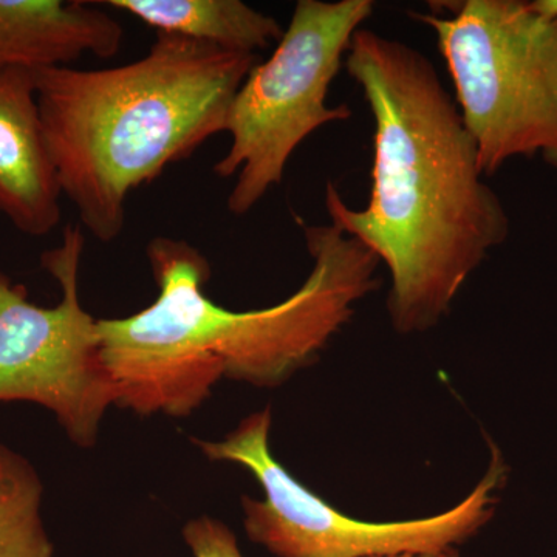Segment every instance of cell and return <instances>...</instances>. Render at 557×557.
<instances>
[{"label": "cell", "instance_id": "1", "mask_svg": "<svg viewBox=\"0 0 557 557\" xmlns=\"http://www.w3.org/2000/svg\"><path fill=\"white\" fill-rule=\"evenodd\" d=\"M346 69L375 121L372 189L368 205L354 209L330 182L325 208L332 225L386 263L394 329L426 332L507 240L509 218L483 180L456 98L426 54L359 28Z\"/></svg>", "mask_w": 557, "mask_h": 557}, {"label": "cell", "instance_id": "2", "mask_svg": "<svg viewBox=\"0 0 557 557\" xmlns=\"http://www.w3.org/2000/svg\"><path fill=\"white\" fill-rule=\"evenodd\" d=\"M313 269L267 309L231 311L205 295L211 265L189 242L153 237L146 255L159 296L127 318L98 319L116 406L188 417L220 379L271 387L306 368L379 287L380 259L332 225H302Z\"/></svg>", "mask_w": 557, "mask_h": 557}, {"label": "cell", "instance_id": "3", "mask_svg": "<svg viewBox=\"0 0 557 557\" xmlns=\"http://www.w3.org/2000/svg\"><path fill=\"white\" fill-rule=\"evenodd\" d=\"M258 54L157 35L119 67L33 70L62 196L101 244L126 228L132 190L226 131L231 104Z\"/></svg>", "mask_w": 557, "mask_h": 557}, {"label": "cell", "instance_id": "4", "mask_svg": "<svg viewBox=\"0 0 557 557\" xmlns=\"http://www.w3.org/2000/svg\"><path fill=\"white\" fill-rule=\"evenodd\" d=\"M443 5L413 16L435 33L483 175L518 157L557 170V20L520 0Z\"/></svg>", "mask_w": 557, "mask_h": 557}, {"label": "cell", "instance_id": "5", "mask_svg": "<svg viewBox=\"0 0 557 557\" xmlns=\"http://www.w3.org/2000/svg\"><path fill=\"white\" fill-rule=\"evenodd\" d=\"M372 13V0L296 3L273 54L252 67L231 104L230 149L214 164L220 178L236 177L231 214H248L281 185L293 153L319 127L351 119L348 106L330 108L329 89Z\"/></svg>", "mask_w": 557, "mask_h": 557}, {"label": "cell", "instance_id": "6", "mask_svg": "<svg viewBox=\"0 0 557 557\" xmlns=\"http://www.w3.org/2000/svg\"><path fill=\"white\" fill-rule=\"evenodd\" d=\"M270 408L242 420L220 442L194 440L208 458L247 468L265 491L263 500L242 498L249 539L277 557H379L437 555L463 544L490 522L507 465L491 443V463L471 494L426 519L364 522L343 515L298 482L271 454Z\"/></svg>", "mask_w": 557, "mask_h": 557}, {"label": "cell", "instance_id": "7", "mask_svg": "<svg viewBox=\"0 0 557 557\" xmlns=\"http://www.w3.org/2000/svg\"><path fill=\"white\" fill-rule=\"evenodd\" d=\"M84 245L81 226L69 225L61 245L40 256L62 292L49 309L28 300L24 285L0 271V403L49 409L75 445L89 448L116 405V388L102 359L98 319L81 306Z\"/></svg>", "mask_w": 557, "mask_h": 557}, {"label": "cell", "instance_id": "8", "mask_svg": "<svg viewBox=\"0 0 557 557\" xmlns=\"http://www.w3.org/2000/svg\"><path fill=\"white\" fill-rule=\"evenodd\" d=\"M61 185L51 160L35 72H0V214L22 234L42 237L62 218Z\"/></svg>", "mask_w": 557, "mask_h": 557}, {"label": "cell", "instance_id": "9", "mask_svg": "<svg viewBox=\"0 0 557 557\" xmlns=\"http://www.w3.org/2000/svg\"><path fill=\"white\" fill-rule=\"evenodd\" d=\"M95 2L0 0V72L60 67L91 57L109 60L123 47L119 21Z\"/></svg>", "mask_w": 557, "mask_h": 557}, {"label": "cell", "instance_id": "10", "mask_svg": "<svg viewBox=\"0 0 557 557\" xmlns=\"http://www.w3.org/2000/svg\"><path fill=\"white\" fill-rule=\"evenodd\" d=\"M124 11L157 35L177 36L236 51L255 53L278 42L284 30L269 14L240 0H104L95 2Z\"/></svg>", "mask_w": 557, "mask_h": 557}, {"label": "cell", "instance_id": "11", "mask_svg": "<svg viewBox=\"0 0 557 557\" xmlns=\"http://www.w3.org/2000/svg\"><path fill=\"white\" fill-rule=\"evenodd\" d=\"M42 493L30 461L0 443V557H54L40 516Z\"/></svg>", "mask_w": 557, "mask_h": 557}, {"label": "cell", "instance_id": "12", "mask_svg": "<svg viewBox=\"0 0 557 557\" xmlns=\"http://www.w3.org/2000/svg\"><path fill=\"white\" fill-rule=\"evenodd\" d=\"M183 537L194 557H244L233 531L208 516L186 523Z\"/></svg>", "mask_w": 557, "mask_h": 557}, {"label": "cell", "instance_id": "13", "mask_svg": "<svg viewBox=\"0 0 557 557\" xmlns=\"http://www.w3.org/2000/svg\"><path fill=\"white\" fill-rule=\"evenodd\" d=\"M530 3V9L545 20H557V0H534Z\"/></svg>", "mask_w": 557, "mask_h": 557}, {"label": "cell", "instance_id": "14", "mask_svg": "<svg viewBox=\"0 0 557 557\" xmlns=\"http://www.w3.org/2000/svg\"><path fill=\"white\" fill-rule=\"evenodd\" d=\"M379 557H458L456 549H449V552L437 553V555H392V556H379Z\"/></svg>", "mask_w": 557, "mask_h": 557}]
</instances>
